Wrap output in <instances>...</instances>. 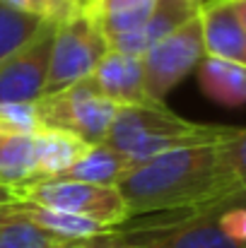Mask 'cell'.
<instances>
[{
    "label": "cell",
    "instance_id": "cell-1",
    "mask_svg": "<svg viewBox=\"0 0 246 248\" xmlns=\"http://www.w3.org/2000/svg\"><path fill=\"white\" fill-rule=\"evenodd\" d=\"M118 190L133 217L208 210L230 195L234 186L222 169L217 142H210L140 162L118 183Z\"/></svg>",
    "mask_w": 246,
    "mask_h": 248
},
{
    "label": "cell",
    "instance_id": "cell-2",
    "mask_svg": "<svg viewBox=\"0 0 246 248\" xmlns=\"http://www.w3.org/2000/svg\"><path fill=\"white\" fill-rule=\"evenodd\" d=\"M232 133L234 128L230 125L188 121L169 111L164 101H148L121 106L104 142L128 155L138 166L145 159H152L171 150L222 142Z\"/></svg>",
    "mask_w": 246,
    "mask_h": 248
},
{
    "label": "cell",
    "instance_id": "cell-3",
    "mask_svg": "<svg viewBox=\"0 0 246 248\" xmlns=\"http://www.w3.org/2000/svg\"><path fill=\"white\" fill-rule=\"evenodd\" d=\"M123 104L99 92L92 75L66 84L56 92H46L36 99V113L41 128H61L80 135L89 145L104 142L114 118Z\"/></svg>",
    "mask_w": 246,
    "mask_h": 248
},
{
    "label": "cell",
    "instance_id": "cell-4",
    "mask_svg": "<svg viewBox=\"0 0 246 248\" xmlns=\"http://www.w3.org/2000/svg\"><path fill=\"white\" fill-rule=\"evenodd\" d=\"M12 193L17 202L75 212L116 229L131 217L118 186H101L78 178H34L12 186Z\"/></svg>",
    "mask_w": 246,
    "mask_h": 248
},
{
    "label": "cell",
    "instance_id": "cell-5",
    "mask_svg": "<svg viewBox=\"0 0 246 248\" xmlns=\"http://www.w3.org/2000/svg\"><path fill=\"white\" fill-rule=\"evenodd\" d=\"M109 48V36L84 7L58 22L53 31L46 92H56L66 84L89 78Z\"/></svg>",
    "mask_w": 246,
    "mask_h": 248
},
{
    "label": "cell",
    "instance_id": "cell-6",
    "mask_svg": "<svg viewBox=\"0 0 246 248\" xmlns=\"http://www.w3.org/2000/svg\"><path fill=\"white\" fill-rule=\"evenodd\" d=\"M203 56H205L203 27H200V15H196L143 53L150 99L164 101L176 84L198 68Z\"/></svg>",
    "mask_w": 246,
    "mask_h": 248
},
{
    "label": "cell",
    "instance_id": "cell-7",
    "mask_svg": "<svg viewBox=\"0 0 246 248\" xmlns=\"http://www.w3.org/2000/svg\"><path fill=\"white\" fill-rule=\"evenodd\" d=\"M131 241L140 248H244L227 234L220 215L210 210L183 212L164 227L133 234Z\"/></svg>",
    "mask_w": 246,
    "mask_h": 248
},
{
    "label": "cell",
    "instance_id": "cell-8",
    "mask_svg": "<svg viewBox=\"0 0 246 248\" xmlns=\"http://www.w3.org/2000/svg\"><path fill=\"white\" fill-rule=\"evenodd\" d=\"M205 56L246 65V27L234 0H205L200 5Z\"/></svg>",
    "mask_w": 246,
    "mask_h": 248
},
{
    "label": "cell",
    "instance_id": "cell-9",
    "mask_svg": "<svg viewBox=\"0 0 246 248\" xmlns=\"http://www.w3.org/2000/svg\"><path fill=\"white\" fill-rule=\"evenodd\" d=\"M92 80L99 87L101 94H106L109 99H114L123 106L126 104H148V101H152L150 94H148L143 56L109 48V53L94 68Z\"/></svg>",
    "mask_w": 246,
    "mask_h": 248
},
{
    "label": "cell",
    "instance_id": "cell-10",
    "mask_svg": "<svg viewBox=\"0 0 246 248\" xmlns=\"http://www.w3.org/2000/svg\"><path fill=\"white\" fill-rule=\"evenodd\" d=\"M203 2L205 0H157L152 15L145 19V24L138 31L126 34V36H116L109 44L116 51L143 56L160 39H164L166 34H171L174 29H179L181 24H186L191 17H196L200 12Z\"/></svg>",
    "mask_w": 246,
    "mask_h": 248
},
{
    "label": "cell",
    "instance_id": "cell-11",
    "mask_svg": "<svg viewBox=\"0 0 246 248\" xmlns=\"http://www.w3.org/2000/svg\"><path fill=\"white\" fill-rule=\"evenodd\" d=\"M89 150V142L80 135L61 130V128H39L34 133V155L36 173L34 178H56L66 169L75 164ZM29 178V181H34Z\"/></svg>",
    "mask_w": 246,
    "mask_h": 248
},
{
    "label": "cell",
    "instance_id": "cell-12",
    "mask_svg": "<svg viewBox=\"0 0 246 248\" xmlns=\"http://www.w3.org/2000/svg\"><path fill=\"white\" fill-rule=\"evenodd\" d=\"M198 84L203 94L227 108H239L246 104V65L203 56L198 63Z\"/></svg>",
    "mask_w": 246,
    "mask_h": 248
},
{
    "label": "cell",
    "instance_id": "cell-13",
    "mask_svg": "<svg viewBox=\"0 0 246 248\" xmlns=\"http://www.w3.org/2000/svg\"><path fill=\"white\" fill-rule=\"evenodd\" d=\"M133 169L135 162L128 155H123L121 150L106 142H94L75 164L56 178H78V181L101 183V186H118Z\"/></svg>",
    "mask_w": 246,
    "mask_h": 248
},
{
    "label": "cell",
    "instance_id": "cell-14",
    "mask_svg": "<svg viewBox=\"0 0 246 248\" xmlns=\"http://www.w3.org/2000/svg\"><path fill=\"white\" fill-rule=\"evenodd\" d=\"M157 0H84L82 7L97 19L104 34L111 39L138 31L152 15Z\"/></svg>",
    "mask_w": 246,
    "mask_h": 248
},
{
    "label": "cell",
    "instance_id": "cell-15",
    "mask_svg": "<svg viewBox=\"0 0 246 248\" xmlns=\"http://www.w3.org/2000/svg\"><path fill=\"white\" fill-rule=\"evenodd\" d=\"M12 207L24 212L29 219H34L36 224H41L44 229H49L58 239H87V236H101V234L116 232V227L101 224L97 219L82 217L75 212H66V210H53V207H44V205L17 202V200L12 202Z\"/></svg>",
    "mask_w": 246,
    "mask_h": 248
},
{
    "label": "cell",
    "instance_id": "cell-16",
    "mask_svg": "<svg viewBox=\"0 0 246 248\" xmlns=\"http://www.w3.org/2000/svg\"><path fill=\"white\" fill-rule=\"evenodd\" d=\"M36 173L34 133H19L0 125V183L17 186Z\"/></svg>",
    "mask_w": 246,
    "mask_h": 248
},
{
    "label": "cell",
    "instance_id": "cell-17",
    "mask_svg": "<svg viewBox=\"0 0 246 248\" xmlns=\"http://www.w3.org/2000/svg\"><path fill=\"white\" fill-rule=\"evenodd\" d=\"M49 24L53 22L22 12L0 0V63L7 61L12 53L22 51L27 44H32Z\"/></svg>",
    "mask_w": 246,
    "mask_h": 248
},
{
    "label": "cell",
    "instance_id": "cell-18",
    "mask_svg": "<svg viewBox=\"0 0 246 248\" xmlns=\"http://www.w3.org/2000/svg\"><path fill=\"white\" fill-rule=\"evenodd\" d=\"M56 241H61L56 234L12 207V202L0 207V248H49Z\"/></svg>",
    "mask_w": 246,
    "mask_h": 248
},
{
    "label": "cell",
    "instance_id": "cell-19",
    "mask_svg": "<svg viewBox=\"0 0 246 248\" xmlns=\"http://www.w3.org/2000/svg\"><path fill=\"white\" fill-rule=\"evenodd\" d=\"M217 152H220V162L227 173V178L232 181L234 190L246 186V128H234V133L217 142ZM232 190V193H234Z\"/></svg>",
    "mask_w": 246,
    "mask_h": 248
},
{
    "label": "cell",
    "instance_id": "cell-20",
    "mask_svg": "<svg viewBox=\"0 0 246 248\" xmlns=\"http://www.w3.org/2000/svg\"><path fill=\"white\" fill-rule=\"evenodd\" d=\"M22 12H29V15H36L46 22H63L68 19L70 15H75L78 10H82V2L84 0H2Z\"/></svg>",
    "mask_w": 246,
    "mask_h": 248
},
{
    "label": "cell",
    "instance_id": "cell-21",
    "mask_svg": "<svg viewBox=\"0 0 246 248\" xmlns=\"http://www.w3.org/2000/svg\"><path fill=\"white\" fill-rule=\"evenodd\" d=\"M0 125L19 133H36L41 128L36 101H10L0 104Z\"/></svg>",
    "mask_w": 246,
    "mask_h": 248
},
{
    "label": "cell",
    "instance_id": "cell-22",
    "mask_svg": "<svg viewBox=\"0 0 246 248\" xmlns=\"http://www.w3.org/2000/svg\"><path fill=\"white\" fill-rule=\"evenodd\" d=\"M49 248H133V241L118 232L101 234V236H87V239H61Z\"/></svg>",
    "mask_w": 246,
    "mask_h": 248
},
{
    "label": "cell",
    "instance_id": "cell-23",
    "mask_svg": "<svg viewBox=\"0 0 246 248\" xmlns=\"http://www.w3.org/2000/svg\"><path fill=\"white\" fill-rule=\"evenodd\" d=\"M230 207H246V186L239 188V190H234V193H230V195H225L222 200H217L208 210L210 212H222V210H230Z\"/></svg>",
    "mask_w": 246,
    "mask_h": 248
},
{
    "label": "cell",
    "instance_id": "cell-24",
    "mask_svg": "<svg viewBox=\"0 0 246 248\" xmlns=\"http://www.w3.org/2000/svg\"><path fill=\"white\" fill-rule=\"evenodd\" d=\"M10 202H15L12 186H5V183H0V207H7Z\"/></svg>",
    "mask_w": 246,
    "mask_h": 248
},
{
    "label": "cell",
    "instance_id": "cell-25",
    "mask_svg": "<svg viewBox=\"0 0 246 248\" xmlns=\"http://www.w3.org/2000/svg\"><path fill=\"white\" fill-rule=\"evenodd\" d=\"M237 2V7H239V15H242V22H244L246 27V0H234Z\"/></svg>",
    "mask_w": 246,
    "mask_h": 248
},
{
    "label": "cell",
    "instance_id": "cell-26",
    "mask_svg": "<svg viewBox=\"0 0 246 248\" xmlns=\"http://www.w3.org/2000/svg\"><path fill=\"white\" fill-rule=\"evenodd\" d=\"M133 248H140V246H138V244H133Z\"/></svg>",
    "mask_w": 246,
    "mask_h": 248
},
{
    "label": "cell",
    "instance_id": "cell-27",
    "mask_svg": "<svg viewBox=\"0 0 246 248\" xmlns=\"http://www.w3.org/2000/svg\"><path fill=\"white\" fill-rule=\"evenodd\" d=\"M244 248H246V246H244Z\"/></svg>",
    "mask_w": 246,
    "mask_h": 248
}]
</instances>
